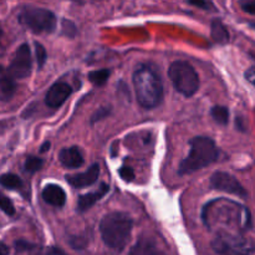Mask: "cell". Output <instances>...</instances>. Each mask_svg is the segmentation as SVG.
<instances>
[{
  "mask_svg": "<svg viewBox=\"0 0 255 255\" xmlns=\"http://www.w3.org/2000/svg\"><path fill=\"white\" fill-rule=\"evenodd\" d=\"M133 221L124 212L106 214L100 223L101 238L106 247L115 252H122L131 239Z\"/></svg>",
  "mask_w": 255,
  "mask_h": 255,
  "instance_id": "obj_1",
  "label": "cell"
},
{
  "mask_svg": "<svg viewBox=\"0 0 255 255\" xmlns=\"http://www.w3.org/2000/svg\"><path fill=\"white\" fill-rule=\"evenodd\" d=\"M133 87L137 101L143 109H156L163 101V84L151 67L141 66L134 71Z\"/></svg>",
  "mask_w": 255,
  "mask_h": 255,
  "instance_id": "obj_2",
  "label": "cell"
},
{
  "mask_svg": "<svg viewBox=\"0 0 255 255\" xmlns=\"http://www.w3.org/2000/svg\"><path fill=\"white\" fill-rule=\"evenodd\" d=\"M189 146H191V151H189L188 156L179 163V176H186V174L199 171V169L214 163L218 159L219 152L217 144L209 137H194L189 142Z\"/></svg>",
  "mask_w": 255,
  "mask_h": 255,
  "instance_id": "obj_3",
  "label": "cell"
},
{
  "mask_svg": "<svg viewBox=\"0 0 255 255\" xmlns=\"http://www.w3.org/2000/svg\"><path fill=\"white\" fill-rule=\"evenodd\" d=\"M168 76L174 89L183 96L191 97L198 91V74L189 62L183 61V60L172 62L168 69Z\"/></svg>",
  "mask_w": 255,
  "mask_h": 255,
  "instance_id": "obj_4",
  "label": "cell"
},
{
  "mask_svg": "<svg viewBox=\"0 0 255 255\" xmlns=\"http://www.w3.org/2000/svg\"><path fill=\"white\" fill-rule=\"evenodd\" d=\"M19 22L32 32H52L56 29V16L44 7L26 6L19 12Z\"/></svg>",
  "mask_w": 255,
  "mask_h": 255,
  "instance_id": "obj_5",
  "label": "cell"
},
{
  "mask_svg": "<svg viewBox=\"0 0 255 255\" xmlns=\"http://www.w3.org/2000/svg\"><path fill=\"white\" fill-rule=\"evenodd\" d=\"M31 70L32 59L30 46L27 44H21L15 52L9 67H7V72L14 80H21L29 77L31 74Z\"/></svg>",
  "mask_w": 255,
  "mask_h": 255,
  "instance_id": "obj_6",
  "label": "cell"
},
{
  "mask_svg": "<svg viewBox=\"0 0 255 255\" xmlns=\"http://www.w3.org/2000/svg\"><path fill=\"white\" fill-rule=\"evenodd\" d=\"M212 248L219 254H237V253H252L253 248L248 246L246 239L238 236L229 234H219L213 242Z\"/></svg>",
  "mask_w": 255,
  "mask_h": 255,
  "instance_id": "obj_7",
  "label": "cell"
},
{
  "mask_svg": "<svg viewBox=\"0 0 255 255\" xmlns=\"http://www.w3.org/2000/svg\"><path fill=\"white\" fill-rule=\"evenodd\" d=\"M211 187L216 189V191L226 192V193L238 196L241 198H247L248 197V193L243 188L241 182L234 176L227 173V172L218 171L213 173V176L211 177Z\"/></svg>",
  "mask_w": 255,
  "mask_h": 255,
  "instance_id": "obj_8",
  "label": "cell"
},
{
  "mask_svg": "<svg viewBox=\"0 0 255 255\" xmlns=\"http://www.w3.org/2000/svg\"><path fill=\"white\" fill-rule=\"evenodd\" d=\"M72 94V89L66 82H55L46 92L45 104L51 109H59Z\"/></svg>",
  "mask_w": 255,
  "mask_h": 255,
  "instance_id": "obj_9",
  "label": "cell"
},
{
  "mask_svg": "<svg viewBox=\"0 0 255 255\" xmlns=\"http://www.w3.org/2000/svg\"><path fill=\"white\" fill-rule=\"evenodd\" d=\"M100 176V166L97 163H94L90 167L87 171L82 172V173L76 174H66L65 179L69 182L70 186H72L76 189L86 188V187L92 186L96 183Z\"/></svg>",
  "mask_w": 255,
  "mask_h": 255,
  "instance_id": "obj_10",
  "label": "cell"
},
{
  "mask_svg": "<svg viewBox=\"0 0 255 255\" xmlns=\"http://www.w3.org/2000/svg\"><path fill=\"white\" fill-rule=\"evenodd\" d=\"M109 191H110L109 184L102 182L96 191L90 192V193H86V194H81V196L79 197V201H77V211L79 212L89 211V209L92 208L97 202L101 201V199L106 196Z\"/></svg>",
  "mask_w": 255,
  "mask_h": 255,
  "instance_id": "obj_11",
  "label": "cell"
},
{
  "mask_svg": "<svg viewBox=\"0 0 255 255\" xmlns=\"http://www.w3.org/2000/svg\"><path fill=\"white\" fill-rule=\"evenodd\" d=\"M42 199L46 202L47 204L52 207H57V208H62L66 203V193L64 189L57 184H47L44 189H42Z\"/></svg>",
  "mask_w": 255,
  "mask_h": 255,
  "instance_id": "obj_12",
  "label": "cell"
},
{
  "mask_svg": "<svg viewBox=\"0 0 255 255\" xmlns=\"http://www.w3.org/2000/svg\"><path fill=\"white\" fill-rule=\"evenodd\" d=\"M59 159L62 166L70 169L79 168V167L84 164V157H82V153L79 149V147L76 146L61 149L59 153Z\"/></svg>",
  "mask_w": 255,
  "mask_h": 255,
  "instance_id": "obj_13",
  "label": "cell"
},
{
  "mask_svg": "<svg viewBox=\"0 0 255 255\" xmlns=\"http://www.w3.org/2000/svg\"><path fill=\"white\" fill-rule=\"evenodd\" d=\"M16 91V84L15 80L10 76L7 70L0 65V100L1 101H9L12 99Z\"/></svg>",
  "mask_w": 255,
  "mask_h": 255,
  "instance_id": "obj_14",
  "label": "cell"
},
{
  "mask_svg": "<svg viewBox=\"0 0 255 255\" xmlns=\"http://www.w3.org/2000/svg\"><path fill=\"white\" fill-rule=\"evenodd\" d=\"M212 37L217 44H227L229 41V32L226 25L221 21V20H213L212 22Z\"/></svg>",
  "mask_w": 255,
  "mask_h": 255,
  "instance_id": "obj_15",
  "label": "cell"
},
{
  "mask_svg": "<svg viewBox=\"0 0 255 255\" xmlns=\"http://www.w3.org/2000/svg\"><path fill=\"white\" fill-rule=\"evenodd\" d=\"M0 186H2L6 189H10V191H15V189L21 188L22 181L16 174L4 173L0 176Z\"/></svg>",
  "mask_w": 255,
  "mask_h": 255,
  "instance_id": "obj_16",
  "label": "cell"
},
{
  "mask_svg": "<svg viewBox=\"0 0 255 255\" xmlns=\"http://www.w3.org/2000/svg\"><path fill=\"white\" fill-rule=\"evenodd\" d=\"M211 115L213 117L214 121L217 124L222 125V126H226L229 122V110L228 107L221 106V105H217V106H213L211 110Z\"/></svg>",
  "mask_w": 255,
  "mask_h": 255,
  "instance_id": "obj_17",
  "label": "cell"
},
{
  "mask_svg": "<svg viewBox=\"0 0 255 255\" xmlns=\"http://www.w3.org/2000/svg\"><path fill=\"white\" fill-rule=\"evenodd\" d=\"M110 79V70L101 69L96 71H91L89 74V80L95 85V86H102L106 84Z\"/></svg>",
  "mask_w": 255,
  "mask_h": 255,
  "instance_id": "obj_18",
  "label": "cell"
},
{
  "mask_svg": "<svg viewBox=\"0 0 255 255\" xmlns=\"http://www.w3.org/2000/svg\"><path fill=\"white\" fill-rule=\"evenodd\" d=\"M42 164H44V161L39 157H34L30 156L27 157L26 161L24 163V168L25 171L29 172V173H35V172L40 171L42 168Z\"/></svg>",
  "mask_w": 255,
  "mask_h": 255,
  "instance_id": "obj_19",
  "label": "cell"
},
{
  "mask_svg": "<svg viewBox=\"0 0 255 255\" xmlns=\"http://www.w3.org/2000/svg\"><path fill=\"white\" fill-rule=\"evenodd\" d=\"M0 209H1L5 214H7V216H14L15 214V208L11 199L7 198L6 196H4L1 192H0Z\"/></svg>",
  "mask_w": 255,
  "mask_h": 255,
  "instance_id": "obj_20",
  "label": "cell"
},
{
  "mask_svg": "<svg viewBox=\"0 0 255 255\" xmlns=\"http://www.w3.org/2000/svg\"><path fill=\"white\" fill-rule=\"evenodd\" d=\"M35 54H36L37 66H39V69H41V67L44 66L45 62H46L47 54H46V50H45V47L42 46L40 42H36V41H35Z\"/></svg>",
  "mask_w": 255,
  "mask_h": 255,
  "instance_id": "obj_21",
  "label": "cell"
},
{
  "mask_svg": "<svg viewBox=\"0 0 255 255\" xmlns=\"http://www.w3.org/2000/svg\"><path fill=\"white\" fill-rule=\"evenodd\" d=\"M14 247H15V251L17 252H31L37 248L36 244L29 243V242L26 241H16L14 243Z\"/></svg>",
  "mask_w": 255,
  "mask_h": 255,
  "instance_id": "obj_22",
  "label": "cell"
},
{
  "mask_svg": "<svg viewBox=\"0 0 255 255\" xmlns=\"http://www.w3.org/2000/svg\"><path fill=\"white\" fill-rule=\"evenodd\" d=\"M120 176H121V178L124 179V181L131 182V181H133V178H134V172L131 167L124 166L120 168Z\"/></svg>",
  "mask_w": 255,
  "mask_h": 255,
  "instance_id": "obj_23",
  "label": "cell"
},
{
  "mask_svg": "<svg viewBox=\"0 0 255 255\" xmlns=\"http://www.w3.org/2000/svg\"><path fill=\"white\" fill-rule=\"evenodd\" d=\"M189 4L194 5V6L197 7H201V9H204V10H213L214 6L213 4H212L211 1H208V0H188Z\"/></svg>",
  "mask_w": 255,
  "mask_h": 255,
  "instance_id": "obj_24",
  "label": "cell"
},
{
  "mask_svg": "<svg viewBox=\"0 0 255 255\" xmlns=\"http://www.w3.org/2000/svg\"><path fill=\"white\" fill-rule=\"evenodd\" d=\"M109 114H110V111L107 109H100L96 114H94V116H92V119H91V122L92 124H95V122H99L100 120L107 117V115Z\"/></svg>",
  "mask_w": 255,
  "mask_h": 255,
  "instance_id": "obj_25",
  "label": "cell"
},
{
  "mask_svg": "<svg viewBox=\"0 0 255 255\" xmlns=\"http://www.w3.org/2000/svg\"><path fill=\"white\" fill-rule=\"evenodd\" d=\"M254 66H252V67H249V70L248 71L246 72V77L247 79H248V81L251 82V84H254Z\"/></svg>",
  "mask_w": 255,
  "mask_h": 255,
  "instance_id": "obj_26",
  "label": "cell"
},
{
  "mask_svg": "<svg viewBox=\"0 0 255 255\" xmlns=\"http://www.w3.org/2000/svg\"><path fill=\"white\" fill-rule=\"evenodd\" d=\"M243 9L246 10L247 12H249V14L253 15L254 14V2L253 1L246 2V4H243Z\"/></svg>",
  "mask_w": 255,
  "mask_h": 255,
  "instance_id": "obj_27",
  "label": "cell"
},
{
  "mask_svg": "<svg viewBox=\"0 0 255 255\" xmlns=\"http://www.w3.org/2000/svg\"><path fill=\"white\" fill-rule=\"evenodd\" d=\"M9 248H7V246H5L2 242H0V255H6L9 254Z\"/></svg>",
  "mask_w": 255,
  "mask_h": 255,
  "instance_id": "obj_28",
  "label": "cell"
},
{
  "mask_svg": "<svg viewBox=\"0 0 255 255\" xmlns=\"http://www.w3.org/2000/svg\"><path fill=\"white\" fill-rule=\"evenodd\" d=\"M50 148V142H45L44 144H42V147H41V149H40V152H45V151H47V149Z\"/></svg>",
  "mask_w": 255,
  "mask_h": 255,
  "instance_id": "obj_29",
  "label": "cell"
}]
</instances>
